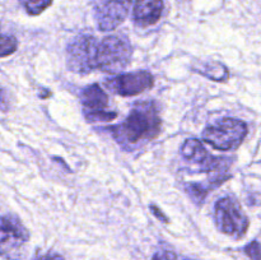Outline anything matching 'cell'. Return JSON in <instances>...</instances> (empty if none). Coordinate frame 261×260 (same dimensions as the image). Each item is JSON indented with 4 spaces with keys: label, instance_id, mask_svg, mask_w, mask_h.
<instances>
[{
    "label": "cell",
    "instance_id": "4",
    "mask_svg": "<svg viewBox=\"0 0 261 260\" xmlns=\"http://www.w3.org/2000/svg\"><path fill=\"white\" fill-rule=\"evenodd\" d=\"M214 218L219 231L233 239H242L249 228V218L232 196H224L217 201Z\"/></svg>",
    "mask_w": 261,
    "mask_h": 260
},
{
    "label": "cell",
    "instance_id": "16",
    "mask_svg": "<svg viewBox=\"0 0 261 260\" xmlns=\"http://www.w3.org/2000/svg\"><path fill=\"white\" fill-rule=\"evenodd\" d=\"M152 260H189V259H178L173 252L162 250V251H158L157 254H154V256H153Z\"/></svg>",
    "mask_w": 261,
    "mask_h": 260
},
{
    "label": "cell",
    "instance_id": "5",
    "mask_svg": "<svg viewBox=\"0 0 261 260\" xmlns=\"http://www.w3.org/2000/svg\"><path fill=\"white\" fill-rule=\"evenodd\" d=\"M28 240L30 233L19 219L13 216H0V256L9 260L20 259Z\"/></svg>",
    "mask_w": 261,
    "mask_h": 260
},
{
    "label": "cell",
    "instance_id": "2",
    "mask_svg": "<svg viewBox=\"0 0 261 260\" xmlns=\"http://www.w3.org/2000/svg\"><path fill=\"white\" fill-rule=\"evenodd\" d=\"M132 54L133 48L126 36H107L97 46V69L111 74L119 73L129 65Z\"/></svg>",
    "mask_w": 261,
    "mask_h": 260
},
{
    "label": "cell",
    "instance_id": "18",
    "mask_svg": "<svg viewBox=\"0 0 261 260\" xmlns=\"http://www.w3.org/2000/svg\"><path fill=\"white\" fill-rule=\"evenodd\" d=\"M150 209H152V211H153V213H154L155 216L158 217V218H160V219H162V221L165 222V223H168V218H167V217L165 216V214L162 213V212L160 211V209H158V208H155L154 205H152V206H150Z\"/></svg>",
    "mask_w": 261,
    "mask_h": 260
},
{
    "label": "cell",
    "instance_id": "3",
    "mask_svg": "<svg viewBox=\"0 0 261 260\" xmlns=\"http://www.w3.org/2000/svg\"><path fill=\"white\" fill-rule=\"evenodd\" d=\"M247 135V125L242 120L226 117L209 125L203 132V139L219 150L237 149Z\"/></svg>",
    "mask_w": 261,
    "mask_h": 260
},
{
    "label": "cell",
    "instance_id": "12",
    "mask_svg": "<svg viewBox=\"0 0 261 260\" xmlns=\"http://www.w3.org/2000/svg\"><path fill=\"white\" fill-rule=\"evenodd\" d=\"M193 70L216 82H226L229 76L228 69L218 61H199L194 64Z\"/></svg>",
    "mask_w": 261,
    "mask_h": 260
},
{
    "label": "cell",
    "instance_id": "9",
    "mask_svg": "<svg viewBox=\"0 0 261 260\" xmlns=\"http://www.w3.org/2000/svg\"><path fill=\"white\" fill-rule=\"evenodd\" d=\"M132 0H97L94 17L101 31H114L129 15Z\"/></svg>",
    "mask_w": 261,
    "mask_h": 260
},
{
    "label": "cell",
    "instance_id": "14",
    "mask_svg": "<svg viewBox=\"0 0 261 260\" xmlns=\"http://www.w3.org/2000/svg\"><path fill=\"white\" fill-rule=\"evenodd\" d=\"M19 2L31 15L41 14L43 10L47 9L53 4V0H19Z\"/></svg>",
    "mask_w": 261,
    "mask_h": 260
},
{
    "label": "cell",
    "instance_id": "6",
    "mask_svg": "<svg viewBox=\"0 0 261 260\" xmlns=\"http://www.w3.org/2000/svg\"><path fill=\"white\" fill-rule=\"evenodd\" d=\"M97 46L98 42L93 36L83 35L71 41L66 48L69 69L78 74H88L97 69Z\"/></svg>",
    "mask_w": 261,
    "mask_h": 260
},
{
    "label": "cell",
    "instance_id": "1",
    "mask_svg": "<svg viewBox=\"0 0 261 260\" xmlns=\"http://www.w3.org/2000/svg\"><path fill=\"white\" fill-rule=\"evenodd\" d=\"M161 121L158 109L154 102H139L133 107L132 112L122 124L109 127L112 137L125 144H137L142 140H152L161 133Z\"/></svg>",
    "mask_w": 261,
    "mask_h": 260
},
{
    "label": "cell",
    "instance_id": "8",
    "mask_svg": "<svg viewBox=\"0 0 261 260\" xmlns=\"http://www.w3.org/2000/svg\"><path fill=\"white\" fill-rule=\"evenodd\" d=\"M84 116L88 121H111L117 116L116 112L107 111L109 97L98 84L86 87L81 94Z\"/></svg>",
    "mask_w": 261,
    "mask_h": 260
},
{
    "label": "cell",
    "instance_id": "17",
    "mask_svg": "<svg viewBox=\"0 0 261 260\" xmlns=\"http://www.w3.org/2000/svg\"><path fill=\"white\" fill-rule=\"evenodd\" d=\"M35 260H64V257L60 256V255L47 254V255H42V256H38L37 259Z\"/></svg>",
    "mask_w": 261,
    "mask_h": 260
},
{
    "label": "cell",
    "instance_id": "11",
    "mask_svg": "<svg viewBox=\"0 0 261 260\" xmlns=\"http://www.w3.org/2000/svg\"><path fill=\"white\" fill-rule=\"evenodd\" d=\"M165 0H137L133 9V19L140 27H149L161 19Z\"/></svg>",
    "mask_w": 261,
    "mask_h": 260
},
{
    "label": "cell",
    "instance_id": "7",
    "mask_svg": "<svg viewBox=\"0 0 261 260\" xmlns=\"http://www.w3.org/2000/svg\"><path fill=\"white\" fill-rule=\"evenodd\" d=\"M181 153L186 160L199 165L203 172H226L231 166V158L214 157L206 152L203 143L198 139H188L182 144Z\"/></svg>",
    "mask_w": 261,
    "mask_h": 260
},
{
    "label": "cell",
    "instance_id": "10",
    "mask_svg": "<svg viewBox=\"0 0 261 260\" xmlns=\"http://www.w3.org/2000/svg\"><path fill=\"white\" fill-rule=\"evenodd\" d=\"M153 84H154L153 75L145 70L120 74L106 82V86L111 88L112 92L124 97L140 94L142 92L152 88Z\"/></svg>",
    "mask_w": 261,
    "mask_h": 260
},
{
    "label": "cell",
    "instance_id": "13",
    "mask_svg": "<svg viewBox=\"0 0 261 260\" xmlns=\"http://www.w3.org/2000/svg\"><path fill=\"white\" fill-rule=\"evenodd\" d=\"M18 47L17 38L13 35H8V33L3 32L0 30V58H5V56L12 55L15 53Z\"/></svg>",
    "mask_w": 261,
    "mask_h": 260
},
{
    "label": "cell",
    "instance_id": "15",
    "mask_svg": "<svg viewBox=\"0 0 261 260\" xmlns=\"http://www.w3.org/2000/svg\"><path fill=\"white\" fill-rule=\"evenodd\" d=\"M245 254L251 260H261V242L252 241L245 246Z\"/></svg>",
    "mask_w": 261,
    "mask_h": 260
}]
</instances>
